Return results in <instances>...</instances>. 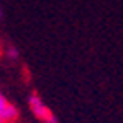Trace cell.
I'll return each mask as SVG.
<instances>
[{"instance_id": "5", "label": "cell", "mask_w": 123, "mask_h": 123, "mask_svg": "<svg viewBox=\"0 0 123 123\" xmlns=\"http://www.w3.org/2000/svg\"><path fill=\"white\" fill-rule=\"evenodd\" d=\"M2 15H4V14H2V7H0V17H2Z\"/></svg>"}, {"instance_id": "6", "label": "cell", "mask_w": 123, "mask_h": 123, "mask_svg": "<svg viewBox=\"0 0 123 123\" xmlns=\"http://www.w3.org/2000/svg\"><path fill=\"white\" fill-rule=\"evenodd\" d=\"M0 123H4V121H2V120H0Z\"/></svg>"}, {"instance_id": "1", "label": "cell", "mask_w": 123, "mask_h": 123, "mask_svg": "<svg viewBox=\"0 0 123 123\" xmlns=\"http://www.w3.org/2000/svg\"><path fill=\"white\" fill-rule=\"evenodd\" d=\"M29 110L33 111V115L38 118V120H41V121H48V120H51V118H55V115L51 113V110L48 106H46L44 103H43V99L36 94V92H33V94L29 96Z\"/></svg>"}, {"instance_id": "4", "label": "cell", "mask_w": 123, "mask_h": 123, "mask_svg": "<svg viewBox=\"0 0 123 123\" xmlns=\"http://www.w3.org/2000/svg\"><path fill=\"white\" fill-rule=\"evenodd\" d=\"M46 123H58V121H56V118H51V120H48Z\"/></svg>"}, {"instance_id": "2", "label": "cell", "mask_w": 123, "mask_h": 123, "mask_svg": "<svg viewBox=\"0 0 123 123\" xmlns=\"http://www.w3.org/2000/svg\"><path fill=\"white\" fill-rule=\"evenodd\" d=\"M17 108H15L14 104H10L7 101V98L0 92V120H2L4 123L7 121H14L15 118H17Z\"/></svg>"}, {"instance_id": "3", "label": "cell", "mask_w": 123, "mask_h": 123, "mask_svg": "<svg viewBox=\"0 0 123 123\" xmlns=\"http://www.w3.org/2000/svg\"><path fill=\"white\" fill-rule=\"evenodd\" d=\"M7 53H9V58H12V60H17L19 58V51H17V48H14V46H9Z\"/></svg>"}]
</instances>
